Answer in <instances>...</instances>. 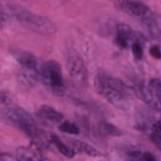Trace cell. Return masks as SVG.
<instances>
[{
  "label": "cell",
  "instance_id": "cell-1",
  "mask_svg": "<svg viewBox=\"0 0 161 161\" xmlns=\"http://www.w3.org/2000/svg\"><path fill=\"white\" fill-rule=\"evenodd\" d=\"M97 92L117 108L126 109L129 106L127 86L119 78L100 69L94 79Z\"/></svg>",
  "mask_w": 161,
  "mask_h": 161
},
{
  "label": "cell",
  "instance_id": "cell-2",
  "mask_svg": "<svg viewBox=\"0 0 161 161\" xmlns=\"http://www.w3.org/2000/svg\"><path fill=\"white\" fill-rule=\"evenodd\" d=\"M13 12L17 21L29 31L45 36L53 35L57 31L56 25L48 18L21 7L13 8Z\"/></svg>",
  "mask_w": 161,
  "mask_h": 161
},
{
  "label": "cell",
  "instance_id": "cell-3",
  "mask_svg": "<svg viewBox=\"0 0 161 161\" xmlns=\"http://www.w3.org/2000/svg\"><path fill=\"white\" fill-rule=\"evenodd\" d=\"M66 65L72 86L78 90H85L89 83L88 70L80 54L72 47L67 51Z\"/></svg>",
  "mask_w": 161,
  "mask_h": 161
},
{
  "label": "cell",
  "instance_id": "cell-4",
  "mask_svg": "<svg viewBox=\"0 0 161 161\" xmlns=\"http://www.w3.org/2000/svg\"><path fill=\"white\" fill-rule=\"evenodd\" d=\"M60 65L54 60H48L42 64L38 72L42 82L58 96H62L66 89Z\"/></svg>",
  "mask_w": 161,
  "mask_h": 161
},
{
  "label": "cell",
  "instance_id": "cell-5",
  "mask_svg": "<svg viewBox=\"0 0 161 161\" xmlns=\"http://www.w3.org/2000/svg\"><path fill=\"white\" fill-rule=\"evenodd\" d=\"M114 5L128 15L136 18L149 27L155 23L153 15L149 8L139 0H112Z\"/></svg>",
  "mask_w": 161,
  "mask_h": 161
},
{
  "label": "cell",
  "instance_id": "cell-6",
  "mask_svg": "<svg viewBox=\"0 0 161 161\" xmlns=\"http://www.w3.org/2000/svg\"><path fill=\"white\" fill-rule=\"evenodd\" d=\"M4 116L8 121L31 138L38 135V130L32 116L19 108H8L4 110Z\"/></svg>",
  "mask_w": 161,
  "mask_h": 161
},
{
  "label": "cell",
  "instance_id": "cell-7",
  "mask_svg": "<svg viewBox=\"0 0 161 161\" xmlns=\"http://www.w3.org/2000/svg\"><path fill=\"white\" fill-rule=\"evenodd\" d=\"M9 53L24 69L38 74L40 65L36 57L32 53L18 48H11Z\"/></svg>",
  "mask_w": 161,
  "mask_h": 161
},
{
  "label": "cell",
  "instance_id": "cell-8",
  "mask_svg": "<svg viewBox=\"0 0 161 161\" xmlns=\"http://www.w3.org/2000/svg\"><path fill=\"white\" fill-rule=\"evenodd\" d=\"M137 36L131 28L126 24H119L115 31L113 42L119 48H127L131 45Z\"/></svg>",
  "mask_w": 161,
  "mask_h": 161
},
{
  "label": "cell",
  "instance_id": "cell-9",
  "mask_svg": "<svg viewBox=\"0 0 161 161\" xmlns=\"http://www.w3.org/2000/svg\"><path fill=\"white\" fill-rule=\"evenodd\" d=\"M132 89L135 95L142 101L154 109H161L155 93L150 87L139 83L134 85Z\"/></svg>",
  "mask_w": 161,
  "mask_h": 161
},
{
  "label": "cell",
  "instance_id": "cell-10",
  "mask_svg": "<svg viewBox=\"0 0 161 161\" xmlns=\"http://www.w3.org/2000/svg\"><path fill=\"white\" fill-rule=\"evenodd\" d=\"M35 145L32 146L31 148L24 147H19L16 149V157L19 161H46L40 157L39 151Z\"/></svg>",
  "mask_w": 161,
  "mask_h": 161
},
{
  "label": "cell",
  "instance_id": "cell-11",
  "mask_svg": "<svg viewBox=\"0 0 161 161\" xmlns=\"http://www.w3.org/2000/svg\"><path fill=\"white\" fill-rule=\"evenodd\" d=\"M38 116L53 123H58L64 118V115L48 105H43L40 107L37 111Z\"/></svg>",
  "mask_w": 161,
  "mask_h": 161
},
{
  "label": "cell",
  "instance_id": "cell-12",
  "mask_svg": "<svg viewBox=\"0 0 161 161\" xmlns=\"http://www.w3.org/2000/svg\"><path fill=\"white\" fill-rule=\"evenodd\" d=\"M98 131L101 136L106 138L120 136L122 135L121 131L112 123L102 121L98 126Z\"/></svg>",
  "mask_w": 161,
  "mask_h": 161
},
{
  "label": "cell",
  "instance_id": "cell-13",
  "mask_svg": "<svg viewBox=\"0 0 161 161\" xmlns=\"http://www.w3.org/2000/svg\"><path fill=\"white\" fill-rule=\"evenodd\" d=\"M51 138L58 152L64 156L68 158H72L75 156V150L73 148L66 145L57 135L52 134Z\"/></svg>",
  "mask_w": 161,
  "mask_h": 161
},
{
  "label": "cell",
  "instance_id": "cell-14",
  "mask_svg": "<svg viewBox=\"0 0 161 161\" xmlns=\"http://www.w3.org/2000/svg\"><path fill=\"white\" fill-rule=\"evenodd\" d=\"M72 144L74 147L77 149V150L85 153L90 156H93V157H97V156H101L102 153L94 148L93 147L91 146L89 144L77 140H72L71 142Z\"/></svg>",
  "mask_w": 161,
  "mask_h": 161
},
{
  "label": "cell",
  "instance_id": "cell-15",
  "mask_svg": "<svg viewBox=\"0 0 161 161\" xmlns=\"http://www.w3.org/2000/svg\"><path fill=\"white\" fill-rule=\"evenodd\" d=\"M131 52L136 60H141L143 56V47L139 36H136L131 44Z\"/></svg>",
  "mask_w": 161,
  "mask_h": 161
},
{
  "label": "cell",
  "instance_id": "cell-16",
  "mask_svg": "<svg viewBox=\"0 0 161 161\" xmlns=\"http://www.w3.org/2000/svg\"><path fill=\"white\" fill-rule=\"evenodd\" d=\"M58 130L62 132L71 135H78L80 133V130L78 126L69 121L62 122L58 126Z\"/></svg>",
  "mask_w": 161,
  "mask_h": 161
},
{
  "label": "cell",
  "instance_id": "cell-17",
  "mask_svg": "<svg viewBox=\"0 0 161 161\" xmlns=\"http://www.w3.org/2000/svg\"><path fill=\"white\" fill-rule=\"evenodd\" d=\"M149 85L155 93L161 109V80L157 79H152L150 80Z\"/></svg>",
  "mask_w": 161,
  "mask_h": 161
},
{
  "label": "cell",
  "instance_id": "cell-18",
  "mask_svg": "<svg viewBox=\"0 0 161 161\" xmlns=\"http://www.w3.org/2000/svg\"><path fill=\"white\" fill-rule=\"evenodd\" d=\"M151 140L155 146L161 152V134L155 131L152 133Z\"/></svg>",
  "mask_w": 161,
  "mask_h": 161
},
{
  "label": "cell",
  "instance_id": "cell-19",
  "mask_svg": "<svg viewBox=\"0 0 161 161\" xmlns=\"http://www.w3.org/2000/svg\"><path fill=\"white\" fill-rule=\"evenodd\" d=\"M150 55L155 59H161V50L158 46L152 45L149 49Z\"/></svg>",
  "mask_w": 161,
  "mask_h": 161
},
{
  "label": "cell",
  "instance_id": "cell-20",
  "mask_svg": "<svg viewBox=\"0 0 161 161\" xmlns=\"http://www.w3.org/2000/svg\"><path fill=\"white\" fill-rule=\"evenodd\" d=\"M1 161H19L16 157L8 153H2L1 155Z\"/></svg>",
  "mask_w": 161,
  "mask_h": 161
},
{
  "label": "cell",
  "instance_id": "cell-21",
  "mask_svg": "<svg viewBox=\"0 0 161 161\" xmlns=\"http://www.w3.org/2000/svg\"><path fill=\"white\" fill-rule=\"evenodd\" d=\"M143 159L144 161H157L155 156L149 152H145L143 153Z\"/></svg>",
  "mask_w": 161,
  "mask_h": 161
}]
</instances>
